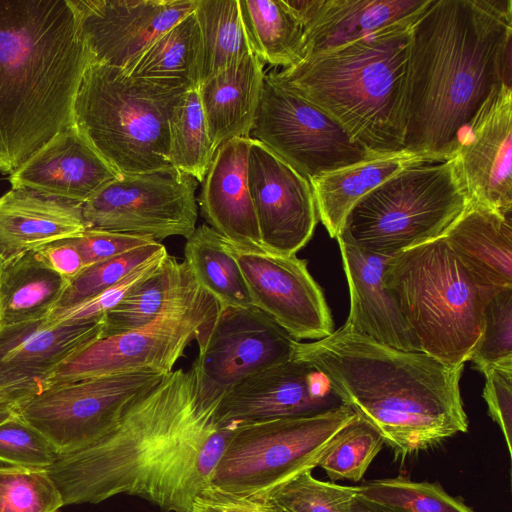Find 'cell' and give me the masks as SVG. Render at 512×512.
I'll return each mask as SVG.
<instances>
[{"mask_svg":"<svg viewBox=\"0 0 512 512\" xmlns=\"http://www.w3.org/2000/svg\"><path fill=\"white\" fill-rule=\"evenodd\" d=\"M219 402L200 400L191 368L165 375L107 434L46 468L64 506L127 494L191 512L236 429L219 425Z\"/></svg>","mask_w":512,"mask_h":512,"instance_id":"obj_1","label":"cell"},{"mask_svg":"<svg viewBox=\"0 0 512 512\" xmlns=\"http://www.w3.org/2000/svg\"><path fill=\"white\" fill-rule=\"evenodd\" d=\"M511 0H431L415 20L402 99L404 149L450 158L480 107L511 85Z\"/></svg>","mask_w":512,"mask_h":512,"instance_id":"obj_2","label":"cell"},{"mask_svg":"<svg viewBox=\"0 0 512 512\" xmlns=\"http://www.w3.org/2000/svg\"><path fill=\"white\" fill-rule=\"evenodd\" d=\"M293 358L320 370L396 459L468 430L459 386L464 365L381 344L345 324L320 340L296 341Z\"/></svg>","mask_w":512,"mask_h":512,"instance_id":"obj_3","label":"cell"},{"mask_svg":"<svg viewBox=\"0 0 512 512\" xmlns=\"http://www.w3.org/2000/svg\"><path fill=\"white\" fill-rule=\"evenodd\" d=\"M91 62L71 0H0V173L74 125Z\"/></svg>","mask_w":512,"mask_h":512,"instance_id":"obj_4","label":"cell"},{"mask_svg":"<svg viewBox=\"0 0 512 512\" xmlns=\"http://www.w3.org/2000/svg\"><path fill=\"white\" fill-rule=\"evenodd\" d=\"M416 19L270 74L330 116L366 150L376 154L401 151L403 88Z\"/></svg>","mask_w":512,"mask_h":512,"instance_id":"obj_5","label":"cell"},{"mask_svg":"<svg viewBox=\"0 0 512 512\" xmlns=\"http://www.w3.org/2000/svg\"><path fill=\"white\" fill-rule=\"evenodd\" d=\"M384 282L420 352L451 367L465 365L498 290L480 284L443 236L391 256Z\"/></svg>","mask_w":512,"mask_h":512,"instance_id":"obj_6","label":"cell"},{"mask_svg":"<svg viewBox=\"0 0 512 512\" xmlns=\"http://www.w3.org/2000/svg\"><path fill=\"white\" fill-rule=\"evenodd\" d=\"M184 91L91 62L75 100L74 125L120 176L170 168L169 117Z\"/></svg>","mask_w":512,"mask_h":512,"instance_id":"obj_7","label":"cell"},{"mask_svg":"<svg viewBox=\"0 0 512 512\" xmlns=\"http://www.w3.org/2000/svg\"><path fill=\"white\" fill-rule=\"evenodd\" d=\"M469 204L455 156L415 164L361 197L336 239L393 256L442 237Z\"/></svg>","mask_w":512,"mask_h":512,"instance_id":"obj_8","label":"cell"},{"mask_svg":"<svg viewBox=\"0 0 512 512\" xmlns=\"http://www.w3.org/2000/svg\"><path fill=\"white\" fill-rule=\"evenodd\" d=\"M355 417L343 404L315 415L239 425L210 485L231 494L262 498L297 474L317 467L337 434Z\"/></svg>","mask_w":512,"mask_h":512,"instance_id":"obj_9","label":"cell"},{"mask_svg":"<svg viewBox=\"0 0 512 512\" xmlns=\"http://www.w3.org/2000/svg\"><path fill=\"white\" fill-rule=\"evenodd\" d=\"M219 311L217 300L199 283L152 322L89 344L51 374L46 387L116 373L173 371L192 340L200 345Z\"/></svg>","mask_w":512,"mask_h":512,"instance_id":"obj_10","label":"cell"},{"mask_svg":"<svg viewBox=\"0 0 512 512\" xmlns=\"http://www.w3.org/2000/svg\"><path fill=\"white\" fill-rule=\"evenodd\" d=\"M167 375L142 370L56 383L16 412L61 456L80 451L107 434L127 408Z\"/></svg>","mask_w":512,"mask_h":512,"instance_id":"obj_11","label":"cell"},{"mask_svg":"<svg viewBox=\"0 0 512 512\" xmlns=\"http://www.w3.org/2000/svg\"><path fill=\"white\" fill-rule=\"evenodd\" d=\"M251 138L258 140L308 180L385 154L354 142L330 116L308 100L264 77Z\"/></svg>","mask_w":512,"mask_h":512,"instance_id":"obj_12","label":"cell"},{"mask_svg":"<svg viewBox=\"0 0 512 512\" xmlns=\"http://www.w3.org/2000/svg\"><path fill=\"white\" fill-rule=\"evenodd\" d=\"M198 181L173 167L123 175L83 203L87 228L141 235L155 241L189 238L196 229Z\"/></svg>","mask_w":512,"mask_h":512,"instance_id":"obj_13","label":"cell"},{"mask_svg":"<svg viewBox=\"0 0 512 512\" xmlns=\"http://www.w3.org/2000/svg\"><path fill=\"white\" fill-rule=\"evenodd\" d=\"M297 340L256 307L219 306L191 369L206 404L244 379L293 358Z\"/></svg>","mask_w":512,"mask_h":512,"instance_id":"obj_14","label":"cell"},{"mask_svg":"<svg viewBox=\"0 0 512 512\" xmlns=\"http://www.w3.org/2000/svg\"><path fill=\"white\" fill-rule=\"evenodd\" d=\"M224 243L240 267L252 305L289 336L320 340L333 332L330 309L305 260L242 249L225 238Z\"/></svg>","mask_w":512,"mask_h":512,"instance_id":"obj_15","label":"cell"},{"mask_svg":"<svg viewBox=\"0 0 512 512\" xmlns=\"http://www.w3.org/2000/svg\"><path fill=\"white\" fill-rule=\"evenodd\" d=\"M247 182L263 248L295 255L310 241L318 221L310 181L250 138Z\"/></svg>","mask_w":512,"mask_h":512,"instance_id":"obj_16","label":"cell"},{"mask_svg":"<svg viewBox=\"0 0 512 512\" xmlns=\"http://www.w3.org/2000/svg\"><path fill=\"white\" fill-rule=\"evenodd\" d=\"M102 336L103 318L52 323L46 316L0 327V398L17 410L59 365Z\"/></svg>","mask_w":512,"mask_h":512,"instance_id":"obj_17","label":"cell"},{"mask_svg":"<svg viewBox=\"0 0 512 512\" xmlns=\"http://www.w3.org/2000/svg\"><path fill=\"white\" fill-rule=\"evenodd\" d=\"M343 405L328 378L295 358L258 372L226 392L216 418L239 426L280 418L309 416Z\"/></svg>","mask_w":512,"mask_h":512,"instance_id":"obj_18","label":"cell"},{"mask_svg":"<svg viewBox=\"0 0 512 512\" xmlns=\"http://www.w3.org/2000/svg\"><path fill=\"white\" fill-rule=\"evenodd\" d=\"M470 202L512 212V88L496 87L465 128L454 154Z\"/></svg>","mask_w":512,"mask_h":512,"instance_id":"obj_19","label":"cell"},{"mask_svg":"<svg viewBox=\"0 0 512 512\" xmlns=\"http://www.w3.org/2000/svg\"><path fill=\"white\" fill-rule=\"evenodd\" d=\"M92 62L125 70L197 0H71Z\"/></svg>","mask_w":512,"mask_h":512,"instance_id":"obj_20","label":"cell"},{"mask_svg":"<svg viewBox=\"0 0 512 512\" xmlns=\"http://www.w3.org/2000/svg\"><path fill=\"white\" fill-rule=\"evenodd\" d=\"M120 175L86 141L75 125L59 132L10 174L12 188L85 203Z\"/></svg>","mask_w":512,"mask_h":512,"instance_id":"obj_21","label":"cell"},{"mask_svg":"<svg viewBox=\"0 0 512 512\" xmlns=\"http://www.w3.org/2000/svg\"><path fill=\"white\" fill-rule=\"evenodd\" d=\"M304 26V58L416 19L431 0H284Z\"/></svg>","mask_w":512,"mask_h":512,"instance_id":"obj_22","label":"cell"},{"mask_svg":"<svg viewBox=\"0 0 512 512\" xmlns=\"http://www.w3.org/2000/svg\"><path fill=\"white\" fill-rule=\"evenodd\" d=\"M350 294L347 325L381 344L404 351H419L396 299L384 282L391 256L365 251L336 239Z\"/></svg>","mask_w":512,"mask_h":512,"instance_id":"obj_23","label":"cell"},{"mask_svg":"<svg viewBox=\"0 0 512 512\" xmlns=\"http://www.w3.org/2000/svg\"><path fill=\"white\" fill-rule=\"evenodd\" d=\"M250 138H234L219 146L204 177L199 205L207 224L226 240L242 249L262 251L247 182Z\"/></svg>","mask_w":512,"mask_h":512,"instance_id":"obj_24","label":"cell"},{"mask_svg":"<svg viewBox=\"0 0 512 512\" xmlns=\"http://www.w3.org/2000/svg\"><path fill=\"white\" fill-rule=\"evenodd\" d=\"M83 204L27 188L0 197V250L5 257L75 237L87 229Z\"/></svg>","mask_w":512,"mask_h":512,"instance_id":"obj_25","label":"cell"},{"mask_svg":"<svg viewBox=\"0 0 512 512\" xmlns=\"http://www.w3.org/2000/svg\"><path fill=\"white\" fill-rule=\"evenodd\" d=\"M443 237L480 284L493 290L512 287L511 216L470 202Z\"/></svg>","mask_w":512,"mask_h":512,"instance_id":"obj_26","label":"cell"},{"mask_svg":"<svg viewBox=\"0 0 512 512\" xmlns=\"http://www.w3.org/2000/svg\"><path fill=\"white\" fill-rule=\"evenodd\" d=\"M264 63L253 53L199 86L215 150L234 138H250L264 82Z\"/></svg>","mask_w":512,"mask_h":512,"instance_id":"obj_27","label":"cell"},{"mask_svg":"<svg viewBox=\"0 0 512 512\" xmlns=\"http://www.w3.org/2000/svg\"><path fill=\"white\" fill-rule=\"evenodd\" d=\"M444 156L403 149L321 174L310 179L318 218L331 238H337L344 219L365 194L397 172Z\"/></svg>","mask_w":512,"mask_h":512,"instance_id":"obj_28","label":"cell"},{"mask_svg":"<svg viewBox=\"0 0 512 512\" xmlns=\"http://www.w3.org/2000/svg\"><path fill=\"white\" fill-rule=\"evenodd\" d=\"M68 284L34 251L6 257L0 275V327L48 316Z\"/></svg>","mask_w":512,"mask_h":512,"instance_id":"obj_29","label":"cell"},{"mask_svg":"<svg viewBox=\"0 0 512 512\" xmlns=\"http://www.w3.org/2000/svg\"><path fill=\"white\" fill-rule=\"evenodd\" d=\"M252 53L263 63L288 68L304 59V26L284 0H239Z\"/></svg>","mask_w":512,"mask_h":512,"instance_id":"obj_30","label":"cell"},{"mask_svg":"<svg viewBox=\"0 0 512 512\" xmlns=\"http://www.w3.org/2000/svg\"><path fill=\"white\" fill-rule=\"evenodd\" d=\"M197 284L183 260L167 256L158 270L103 317V336L140 328L162 314Z\"/></svg>","mask_w":512,"mask_h":512,"instance_id":"obj_31","label":"cell"},{"mask_svg":"<svg viewBox=\"0 0 512 512\" xmlns=\"http://www.w3.org/2000/svg\"><path fill=\"white\" fill-rule=\"evenodd\" d=\"M199 29L194 12L155 39L124 71L133 78L198 87Z\"/></svg>","mask_w":512,"mask_h":512,"instance_id":"obj_32","label":"cell"},{"mask_svg":"<svg viewBox=\"0 0 512 512\" xmlns=\"http://www.w3.org/2000/svg\"><path fill=\"white\" fill-rule=\"evenodd\" d=\"M184 261L199 285L219 306L254 307L236 260L224 238L207 223L196 227L186 239Z\"/></svg>","mask_w":512,"mask_h":512,"instance_id":"obj_33","label":"cell"},{"mask_svg":"<svg viewBox=\"0 0 512 512\" xmlns=\"http://www.w3.org/2000/svg\"><path fill=\"white\" fill-rule=\"evenodd\" d=\"M199 29L198 86L252 53L240 14L239 0H197Z\"/></svg>","mask_w":512,"mask_h":512,"instance_id":"obj_34","label":"cell"},{"mask_svg":"<svg viewBox=\"0 0 512 512\" xmlns=\"http://www.w3.org/2000/svg\"><path fill=\"white\" fill-rule=\"evenodd\" d=\"M215 152L199 89H188L181 94L169 117V162L173 168L202 182Z\"/></svg>","mask_w":512,"mask_h":512,"instance_id":"obj_35","label":"cell"},{"mask_svg":"<svg viewBox=\"0 0 512 512\" xmlns=\"http://www.w3.org/2000/svg\"><path fill=\"white\" fill-rule=\"evenodd\" d=\"M384 440L366 421L356 415L335 437L317 463L330 480L360 481L378 455Z\"/></svg>","mask_w":512,"mask_h":512,"instance_id":"obj_36","label":"cell"},{"mask_svg":"<svg viewBox=\"0 0 512 512\" xmlns=\"http://www.w3.org/2000/svg\"><path fill=\"white\" fill-rule=\"evenodd\" d=\"M358 494L406 512H474L439 483L415 482L403 476L366 482L358 486Z\"/></svg>","mask_w":512,"mask_h":512,"instance_id":"obj_37","label":"cell"},{"mask_svg":"<svg viewBox=\"0 0 512 512\" xmlns=\"http://www.w3.org/2000/svg\"><path fill=\"white\" fill-rule=\"evenodd\" d=\"M358 486L321 481L312 470L297 474L269 491L268 499L286 512H351Z\"/></svg>","mask_w":512,"mask_h":512,"instance_id":"obj_38","label":"cell"},{"mask_svg":"<svg viewBox=\"0 0 512 512\" xmlns=\"http://www.w3.org/2000/svg\"><path fill=\"white\" fill-rule=\"evenodd\" d=\"M63 506L46 469L0 467V512H59Z\"/></svg>","mask_w":512,"mask_h":512,"instance_id":"obj_39","label":"cell"},{"mask_svg":"<svg viewBox=\"0 0 512 512\" xmlns=\"http://www.w3.org/2000/svg\"><path fill=\"white\" fill-rule=\"evenodd\" d=\"M167 251L154 241L114 258L86 267L69 281L55 309L67 308L83 302L122 281L141 265Z\"/></svg>","mask_w":512,"mask_h":512,"instance_id":"obj_40","label":"cell"},{"mask_svg":"<svg viewBox=\"0 0 512 512\" xmlns=\"http://www.w3.org/2000/svg\"><path fill=\"white\" fill-rule=\"evenodd\" d=\"M468 361L480 372L512 362V287L498 290L487 302L481 334Z\"/></svg>","mask_w":512,"mask_h":512,"instance_id":"obj_41","label":"cell"},{"mask_svg":"<svg viewBox=\"0 0 512 512\" xmlns=\"http://www.w3.org/2000/svg\"><path fill=\"white\" fill-rule=\"evenodd\" d=\"M59 457L51 443L18 414L0 423V462L46 469Z\"/></svg>","mask_w":512,"mask_h":512,"instance_id":"obj_42","label":"cell"},{"mask_svg":"<svg viewBox=\"0 0 512 512\" xmlns=\"http://www.w3.org/2000/svg\"><path fill=\"white\" fill-rule=\"evenodd\" d=\"M167 256V251L163 252L138 267L119 283L83 302L67 308L54 309L47 316L48 320L52 323H63L102 319L108 311L116 307L132 290L153 275Z\"/></svg>","mask_w":512,"mask_h":512,"instance_id":"obj_43","label":"cell"},{"mask_svg":"<svg viewBox=\"0 0 512 512\" xmlns=\"http://www.w3.org/2000/svg\"><path fill=\"white\" fill-rule=\"evenodd\" d=\"M483 399L492 420L501 429L509 455H512V362L485 368Z\"/></svg>","mask_w":512,"mask_h":512,"instance_id":"obj_44","label":"cell"},{"mask_svg":"<svg viewBox=\"0 0 512 512\" xmlns=\"http://www.w3.org/2000/svg\"><path fill=\"white\" fill-rule=\"evenodd\" d=\"M72 241L79 250L86 268L155 240L141 235L87 228L81 234L72 237Z\"/></svg>","mask_w":512,"mask_h":512,"instance_id":"obj_45","label":"cell"},{"mask_svg":"<svg viewBox=\"0 0 512 512\" xmlns=\"http://www.w3.org/2000/svg\"><path fill=\"white\" fill-rule=\"evenodd\" d=\"M193 505L202 512H279L268 499L243 497L211 485L198 495Z\"/></svg>","mask_w":512,"mask_h":512,"instance_id":"obj_46","label":"cell"},{"mask_svg":"<svg viewBox=\"0 0 512 512\" xmlns=\"http://www.w3.org/2000/svg\"><path fill=\"white\" fill-rule=\"evenodd\" d=\"M34 253L46 267L68 281L85 269L81 254L72 237L44 245L34 250Z\"/></svg>","mask_w":512,"mask_h":512,"instance_id":"obj_47","label":"cell"},{"mask_svg":"<svg viewBox=\"0 0 512 512\" xmlns=\"http://www.w3.org/2000/svg\"><path fill=\"white\" fill-rule=\"evenodd\" d=\"M351 512H406L401 508H397L394 506L386 505L383 503H379L365 497L360 496L359 494L355 496L352 506Z\"/></svg>","mask_w":512,"mask_h":512,"instance_id":"obj_48","label":"cell"},{"mask_svg":"<svg viewBox=\"0 0 512 512\" xmlns=\"http://www.w3.org/2000/svg\"><path fill=\"white\" fill-rule=\"evenodd\" d=\"M17 414L16 409L0 398V423Z\"/></svg>","mask_w":512,"mask_h":512,"instance_id":"obj_49","label":"cell"},{"mask_svg":"<svg viewBox=\"0 0 512 512\" xmlns=\"http://www.w3.org/2000/svg\"><path fill=\"white\" fill-rule=\"evenodd\" d=\"M5 259H6V257L4 256V254L0 250V275H1V272H2V268H3V265H4Z\"/></svg>","mask_w":512,"mask_h":512,"instance_id":"obj_50","label":"cell"},{"mask_svg":"<svg viewBox=\"0 0 512 512\" xmlns=\"http://www.w3.org/2000/svg\"><path fill=\"white\" fill-rule=\"evenodd\" d=\"M273 504H274V503H273ZM275 506H276V505H275ZM276 507H277V509H278V511H279V512H286V511H284V510L280 509L278 506H276Z\"/></svg>","mask_w":512,"mask_h":512,"instance_id":"obj_51","label":"cell"}]
</instances>
